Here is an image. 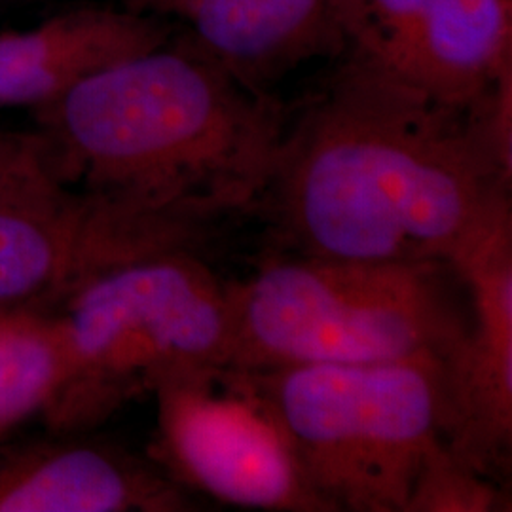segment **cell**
<instances>
[{"label": "cell", "mask_w": 512, "mask_h": 512, "mask_svg": "<svg viewBox=\"0 0 512 512\" xmlns=\"http://www.w3.org/2000/svg\"><path fill=\"white\" fill-rule=\"evenodd\" d=\"M511 186L473 103L439 101L348 52L289 110L255 213L275 251L452 266L512 220Z\"/></svg>", "instance_id": "obj_1"}, {"label": "cell", "mask_w": 512, "mask_h": 512, "mask_svg": "<svg viewBox=\"0 0 512 512\" xmlns=\"http://www.w3.org/2000/svg\"><path fill=\"white\" fill-rule=\"evenodd\" d=\"M33 110L40 156L59 183L211 239L222 222L255 213L291 107L186 35Z\"/></svg>", "instance_id": "obj_2"}, {"label": "cell", "mask_w": 512, "mask_h": 512, "mask_svg": "<svg viewBox=\"0 0 512 512\" xmlns=\"http://www.w3.org/2000/svg\"><path fill=\"white\" fill-rule=\"evenodd\" d=\"M446 262H361L274 251L234 281L228 368L446 361L469 325Z\"/></svg>", "instance_id": "obj_3"}, {"label": "cell", "mask_w": 512, "mask_h": 512, "mask_svg": "<svg viewBox=\"0 0 512 512\" xmlns=\"http://www.w3.org/2000/svg\"><path fill=\"white\" fill-rule=\"evenodd\" d=\"M50 315L71 368L42 418L52 433H82L162 385L228 366L234 281L196 251H169L97 275Z\"/></svg>", "instance_id": "obj_4"}, {"label": "cell", "mask_w": 512, "mask_h": 512, "mask_svg": "<svg viewBox=\"0 0 512 512\" xmlns=\"http://www.w3.org/2000/svg\"><path fill=\"white\" fill-rule=\"evenodd\" d=\"M239 372L270 408L332 511H406L423 459L444 440L442 361Z\"/></svg>", "instance_id": "obj_5"}, {"label": "cell", "mask_w": 512, "mask_h": 512, "mask_svg": "<svg viewBox=\"0 0 512 512\" xmlns=\"http://www.w3.org/2000/svg\"><path fill=\"white\" fill-rule=\"evenodd\" d=\"M202 239L59 183L40 143L0 177V313L59 310L97 275L143 256L200 253Z\"/></svg>", "instance_id": "obj_6"}, {"label": "cell", "mask_w": 512, "mask_h": 512, "mask_svg": "<svg viewBox=\"0 0 512 512\" xmlns=\"http://www.w3.org/2000/svg\"><path fill=\"white\" fill-rule=\"evenodd\" d=\"M152 456L188 492L270 512H334L313 490L293 446L245 376L228 366L156 389Z\"/></svg>", "instance_id": "obj_7"}, {"label": "cell", "mask_w": 512, "mask_h": 512, "mask_svg": "<svg viewBox=\"0 0 512 512\" xmlns=\"http://www.w3.org/2000/svg\"><path fill=\"white\" fill-rule=\"evenodd\" d=\"M469 325L442 363V437L454 456L503 484L512 450V220L452 264Z\"/></svg>", "instance_id": "obj_8"}, {"label": "cell", "mask_w": 512, "mask_h": 512, "mask_svg": "<svg viewBox=\"0 0 512 512\" xmlns=\"http://www.w3.org/2000/svg\"><path fill=\"white\" fill-rule=\"evenodd\" d=\"M152 458L76 433L0 442V512L196 511Z\"/></svg>", "instance_id": "obj_9"}, {"label": "cell", "mask_w": 512, "mask_h": 512, "mask_svg": "<svg viewBox=\"0 0 512 512\" xmlns=\"http://www.w3.org/2000/svg\"><path fill=\"white\" fill-rule=\"evenodd\" d=\"M126 8L183 21L205 54L262 92L311 59L346 52L338 0H126Z\"/></svg>", "instance_id": "obj_10"}, {"label": "cell", "mask_w": 512, "mask_h": 512, "mask_svg": "<svg viewBox=\"0 0 512 512\" xmlns=\"http://www.w3.org/2000/svg\"><path fill=\"white\" fill-rule=\"evenodd\" d=\"M171 40L165 19L86 6L0 35V109H37L82 78Z\"/></svg>", "instance_id": "obj_11"}, {"label": "cell", "mask_w": 512, "mask_h": 512, "mask_svg": "<svg viewBox=\"0 0 512 512\" xmlns=\"http://www.w3.org/2000/svg\"><path fill=\"white\" fill-rule=\"evenodd\" d=\"M512 67V0H427L404 80L467 107Z\"/></svg>", "instance_id": "obj_12"}, {"label": "cell", "mask_w": 512, "mask_h": 512, "mask_svg": "<svg viewBox=\"0 0 512 512\" xmlns=\"http://www.w3.org/2000/svg\"><path fill=\"white\" fill-rule=\"evenodd\" d=\"M69 368V346L55 315L14 313L0 323V437L42 416Z\"/></svg>", "instance_id": "obj_13"}, {"label": "cell", "mask_w": 512, "mask_h": 512, "mask_svg": "<svg viewBox=\"0 0 512 512\" xmlns=\"http://www.w3.org/2000/svg\"><path fill=\"white\" fill-rule=\"evenodd\" d=\"M427 0H338L346 52L404 76Z\"/></svg>", "instance_id": "obj_14"}, {"label": "cell", "mask_w": 512, "mask_h": 512, "mask_svg": "<svg viewBox=\"0 0 512 512\" xmlns=\"http://www.w3.org/2000/svg\"><path fill=\"white\" fill-rule=\"evenodd\" d=\"M511 511L505 486L450 452L439 442L421 463L404 512Z\"/></svg>", "instance_id": "obj_15"}, {"label": "cell", "mask_w": 512, "mask_h": 512, "mask_svg": "<svg viewBox=\"0 0 512 512\" xmlns=\"http://www.w3.org/2000/svg\"><path fill=\"white\" fill-rule=\"evenodd\" d=\"M37 145V133L0 129V177L21 162Z\"/></svg>", "instance_id": "obj_16"}, {"label": "cell", "mask_w": 512, "mask_h": 512, "mask_svg": "<svg viewBox=\"0 0 512 512\" xmlns=\"http://www.w3.org/2000/svg\"><path fill=\"white\" fill-rule=\"evenodd\" d=\"M14 315V313H12ZM10 317V313H0V323H4Z\"/></svg>", "instance_id": "obj_17"}]
</instances>
